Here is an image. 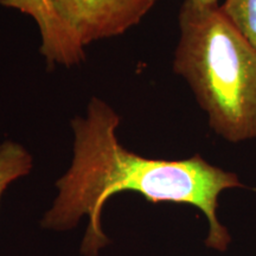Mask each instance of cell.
Here are the masks:
<instances>
[{"mask_svg":"<svg viewBox=\"0 0 256 256\" xmlns=\"http://www.w3.org/2000/svg\"><path fill=\"white\" fill-rule=\"evenodd\" d=\"M220 10L256 49V0H226Z\"/></svg>","mask_w":256,"mask_h":256,"instance_id":"cell-6","label":"cell"},{"mask_svg":"<svg viewBox=\"0 0 256 256\" xmlns=\"http://www.w3.org/2000/svg\"><path fill=\"white\" fill-rule=\"evenodd\" d=\"M32 156L19 144L6 140L0 144V198L12 182L30 174Z\"/></svg>","mask_w":256,"mask_h":256,"instance_id":"cell-5","label":"cell"},{"mask_svg":"<svg viewBox=\"0 0 256 256\" xmlns=\"http://www.w3.org/2000/svg\"><path fill=\"white\" fill-rule=\"evenodd\" d=\"M174 70L185 78L211 130L229 142L256 139V49L220 6L185 0Z\"/></svg>","mask_w":256,"mask_h":256,"instance_id":"cell-2","label":"cell"},{"mask_svg":"<svg viewBox=\"0 0 256 256\" xmlns=\"http://www.w3.org/2000/svg\"><path fill=\"white\" fill-rule=\"evenodd\" d=\"M120 116L98 98L88 104L86 116L72 121L74 154L68 171L57 180L58 194L42 220L44 229L66 232L82 217L89 218L81 252L98 256L110 244L102 229V210L114 194L132 191L151 203L188 204L206 217V246L228 249L232 238L217 217L223 191L243 188L238 176L211 165L200 154L182 160L145 158L128 151L116 136Z\"/></svg>","mask_w":256,"mask_h":256,"instance_id":"cell-1","label":"cell"},{"mask_svg":"<svg viewBox=\"0 0 256 256\" xmlns=\"http://www.w3.org/2000/svg\"><path fill=\"white\" fill-rule=\"evenodd\" d=\"M83 46L116 37L136 26L156 0H50Z\"/></svg>","mask_w":256,"mask_h":256,"instance_id":"cell-3","label":"cell"},{"mask_svg":"<svg viewBox=\"0 0 256 256\" xmlns=\"http://www.w3.org/2000/svg\"><path fill=\"white\" fill-rule=\"evenodd\" d=\"M192 2L202 6H218V0H192Z\"/></svg>","mask_w":256,"mask_h":256,"instance_id":"cell-7","label":"cell"},{"mask_svg":"<svg viewBox=\"0 0 256 256\" xmlns=\"http://www.w3.org/2000/svg\"><path fill=\"white\" fill-rule=\"evenodd\" d=\"M0 4L36 20L42 37L40 52L48 63L72 66L84 60V46L57 14L50 0H0Z\"/></svg>","mask_w":256,"mask_h":256,"instance_id":"cell-4","label":"cell"}]
</instances>
